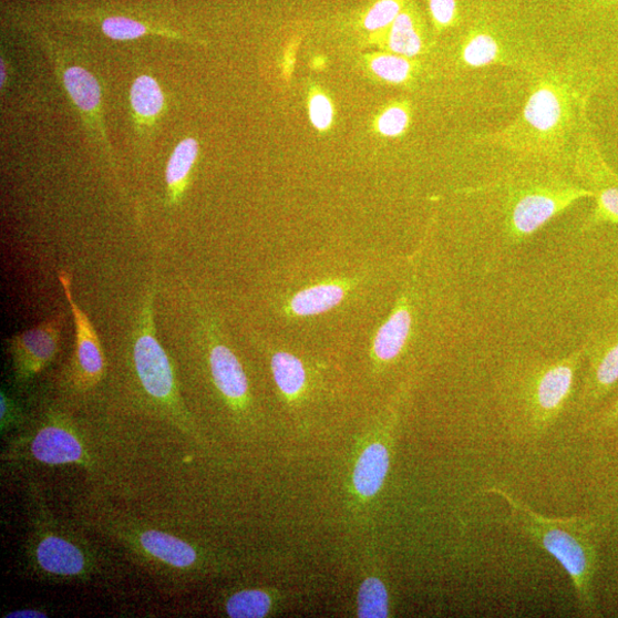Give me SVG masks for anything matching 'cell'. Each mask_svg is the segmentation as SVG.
<instances>
[{
  "mask_svg": "<svg viewBox=\"0 0 618 618\" xmlns=\"http://www.w3.org/2000/svg\"><path fill=\"white\" fill-rule=\"evenodd\" d=\"M34 565L44 574L58 577H76L86 573L87 556L74 540L54 533H44L34 540Z\"/></svg>",
  "mask_w": 618,
  "mask_h": 618,
  "instance_id": "11",
  "label": "cell"
},
{
  "mask_svg": "<svg viewBox=\"0 0 618 618\" xmlns=\"http://www.w3.org/2000/svg\"><path fill=\"white\" fill-rule=\"evenodd\" d=\"M575 168L584 187L593 192L596 202L584 228L618 225V176L602 157L587 124L578 135Z\"/></svg>",
  "mask_w": 618,
  "mask_h": 618,
  "instance_id": "6",
  "label": "cell"
},
{
  "mask_svg": "<svg viewBox=\"0 0 618 618\" xmlns=\"http://www.w3.org/2000/svg\"><path fill=\"white\" fill-rule=\"evenodd\" d=\"M390 464V452L384 443L374 442L368 445L354 470L353 483L357 493L364 498H371L380 493Z\"/></svg>",
  "mask_w": 618,
  "mask_h": 618,
  "instance_id": "17",
  "label": "cell"
},
{
  "mask_svg": "<svg viewBox=\"0 0 618 618\" xmlns=\"http://www.w3.org/2000/svg\"><path fill=\"white\" fill-rule=\"evenodd\" d=\"M271 608L270 597L260 590H244L233 595L226 604V612L233 618H259Z\"/></svg>",
  "mask_w": 618,
  "mask_h": 618,
  "instance_id": "26",
  "label": "cell"
},
{
  "mask_svg": "<svg viewBox=\"0 0 618 618\" xmlns=\"http://www.w3.org/2000/svg\"><path fill=\"white\" fill-rule=\"evenodd\" d=\"M63 325L64 316L59 315L8 340L18 383L30 382L55 359Z\"/></svg>",
  "mask_w": 618,
  "mask_h": 618,
  "instance_id": "8",
  "label": "cell"
},
{
  "mask_svg": "<svg viewBox=\"0 0 618 618\" xmlns=\"http://www.w3.org/2000/svg\"><path fill=\"white\" fill-rule=\"evenodd\" d=\"M390 614V600L385 584L375 577L362 583L358 597V616L385 618Z\"/></svg>",
  "mask_w": 618,
  "mask_h": 618,
  "instance_id": "25",
  "label": "cell"
},
{
  "mask_svg": "<svg viewBox=\"0 0 618 618\" xmlns=\"http://www.w3.org/2000/svg\"><path fill=\"white\" fill-rule=\"evenodd\" d=\"M587 356V342L577 351L533 364L523 374L517 399L534 430L540 433L552 426L570 401L576 373Z\"/></svg>",
  "mask_w": 618,
  "mask_h": 618,
  "instance_id": "4",
  "label": "cell"
},
{
  "mask_svg": "<svg viewBox=\"0 0 618 618\" xmlns=\"http://www.w3.org/2000/svg\"><path fill=\"white\" fill-rule=\"evenodd\" d=\"M32 459L48 465L81 463L85 456L84 445L71 430L60 425H47L31 439Z\"/></svg>",
  "mask_w": 618,
  "mask_h": 618,
  "instance_id": "12",
  "label": "cell"
},
{
  "mask_svg": "<svg viewBox=\"0 0 618 618\" xmlns=\"http://www.w3.org/2000/svg\"><path fill=\"white\" fill-rule=\"evenodd\" d=\"M213 377L218 390L234 403H243L249 392L243 365L223 343H215L209 356Z\"/></svg>",
  "mask_w": 618,
  "mask_h": 618,
  "instance_id": "15",
  "label": "cell"
},
{
  "mask_svg": "<svg viewBox=\"0 0 618 618\" xmlns=\"http://www.w3.org/2000/svg\"><path fill=\"white\" fill-rule=\"evenodd\" d=\"M152 288L145 296L133 337V362L145 392L165 406L177 408L179 398L174 368L156 337Z\"/></svg>",
  "mask_w": 618,
  "mask_h": 618,
  "instance_id": "5",
  "label": "cell"
},
{
  "mask_svg": "<svg viewBox=\"0 0 618 618\" xmlns=\"http://www.w3.org/2000/svg\"><path fill=\"white\" fill-rule=\"evenodd\" d=\"M385 50L405 58H415L426 49V30L423 17L412 0L390 28L374 39Z\"/></svg>",
  "mask_w": 618,
  "mask_h": 618,
  "instance_id": "13",
  "label": "cell"
},
{
  "mask_svg": "<svg viewBox=\"0 0 618 618\" xmlns=\"http://www.w3.org/2000/svg\"><path fill=\"white\" fill-rule=\"evenodd\" d=\"M410 0H373L364 13L362 25L374 34V39L387 31Z\"/></svg>",
  "mask_w": 618,
  "mask_h": 618,
  "instance_id": "27",
  "label": "cell"
},
{
  "mask_svg": "<svg viewBox=\"0 0 618 618\" xmlns=\"http://www.w3.org/2000/svg\"><path fill=\"white\" fill-rule=\"evenodd\" d=\"M59 280L71 306L75 323L76 349L73 365L75 380L83 389H90L95 387L105 373V357L93 325L73 297L71 274L62 270Z\"/></svg>",
  "mask_w": 618,
  "mask_h": 618,
  "instance_id": "9",
  "label": "cell"
},
{
  "mask_svg": "<svg viewBox=\"0 0 618 618\" xmlns=\"http://www.w3.org/2000/svg\"><path fill=\"white\" fill-rule=\"evenodd\" d=\"M130 105L136 132L151 131L165 110L164 92L153 76L135 79L130 91Z\"/></svg>",
  "mask_w": 618,
  "mask_h": 618,
  "instance_id": "14",
  "label": "cell"
},
{
  "mask_svg": "<svg viewBox=\"0 0 618 618\" xmlns=\"http://www.w3.org/2000/svg\"><path fill=\"white\" fill-rule=\"evenodd\" d=\"M22 421V411L4 391L0 393V422L2 431H9Z\"/></svg>",
  "mask_w": 618,
  "mask_h": 618,
  "instance_id": "32",
  "label": "cell"
},
{
  "mask_svg": "<svg viewBox=\"0 0 618 618\" xmlns=\"http://www.w3.org/2000/svg\"><path fill=\"white\" fill-rule=\"evenodd\" d=\"M54 61L64 90L71 96L82 119L90 126V131L97 133L99 143L106 148L112 157V148L102 126L101 87L97 80L81 65L63 64L56 58Z\"/></svg>",
  "mask_w": 618,
  "mask_h": 618,
  "instance_id": "10",
  "label": "cell"
},
{
  "mask_svg": "<svg viewBox=\"0 0 618 618\" xmlns=\"http://www.w3.org/2000/svg\"><path fill=\"white\" fill-rule=\"evenodd\" d=\"M412 328V316L406 305L400 303L390 319L378 330L373 353L378 360H394L405 347Z\"/></svg>",
  "mask_w": 618,
  "mask_h": 618,
  "instance_id": "19",
  "label": "cell"
},
{
  "mask_svg": "<svg viewBox=\"0 0 618 618\" xmlns=\"http://www.w3.org/2000/svg\"><path fill=\"white\" fill-rule=\"evenodd\" d=\"M586 90L557 75L543 76L532 89L522 115L493 142L522 157L555 158L587 124Z\"/></svg>",
  "mask_w": 618,
  "mask_h": 618,
  "instance_id": "1",
  "label": "cell"
},
{
  "mask_svg": "<svg viewBox=\"0 0 618 618\" xmlns=\"http://www.w3.org/2000/svg\"><path fill=\"white\" fill-rule=\"evenodd\" d=\"M491 493L506 499L522 531L566 570L583 610L596 614L594 583L599 565L598 540L599 533L607 528V515L596 519H552L504 492L494 490Z\"/></svg>",
  "mask_w": 618,
  "mask_h": 618,
  "instance_id": "2",
  "label": "cell"
},
{
  "mask_svg": "<svg viewBox=\"0 0 618 618\" xmlns=\"http://www.w3.org/2000/svg\"><path fill=\"white\" fill-rule=\"evenodd\" d=\"M369 66L377 78L392 84L405 83L415 72V64L410 58L391 52L373 54L369 59Z\"/></svg>",
  "mask_w": 618,
  "mask_h": 618,
  "instance_id": "24",
  "label": "cell"
},
{
  "mask_svg": "<svg viewBox=\"0 0 618 618\" xmlns=\"http://www.w3.org/2000/svg\"><path fill=\"white\" fill-rule=\"evenodd\" d=\"M346 296L338 285H320L298 292L290 302L291 312L297 317H313L330 311Z\"/></svg>",
  "mask_w": 618,
  "mask_h": 618,
  "instance_id": "20",
  "label": "cell"
},
{
  "mask_svg": "<svg viewBox=\"0 0 618 618\" xmlns=\"http://www.w3.org/2000/svg\"><path fill=\"white\" fill-rule=\"evenodd\" d=\"M605 2L618 6V0H605Z\"/></svg>",
  "mask_w": 618,
  "mask_h": 618,
  "instance_id": "35",
  "label": "cell"
},
{
  "mask_svg": "<svg viewBox=\"0 0 618 618\" xmlns=\"http://www.w3.org/2000/svg\"><path fill=\"white\" fill-rule=\"evenodd\" d=\"M274 380L288 398H296L306 383V371L299 359L289 353H277L271 359Z\"/></svg>",
  "mask_w": 618,
  "mask_h": 618,
  "instance_id": "23",
  "label": "cell"
},
{
  "mask_svg": "<svg viewBox=\"0 0 618 618\" xmlns=\"http://www.w3.org/2000/svg\"><path fill=\"white\" fill-rule=\"evenodd\" d=\"M309 120L320 131L328 130L333 121V107L330 99L321 92L309 99Z\"/></svg>",
  "mask_w": 618,
  "mask_h": 618,
  "instance_id": "30",
  "label": "cell"
},
{
  "mask_svg": "<svg viewBox=\"0 0 618 618\" xmlns=\"http://www.w3.org/2000/svg\"><path fill=\"white\" fill-rule=\"evenodd\" d=\"M410 124V107L405 102L394 103L377 119L375 127L384 136H400Z\"/></svg>",
  "mask_w": 618,
  "mask_h": 618,
  "instance_id": "29",
  "label": "cell"
},
{
  "mask_svg": "<svg viewBox=\"0 0 618 618\" xmlns=\"http://www.w3.org/2000/svg\"><path fill=\"white\" fill-rule=\"evenodd\" d=\"M101 28L106 37L120 42L134 41L146 37L148 33L165 34L167 37L166 33L159 30L151 29L145 23L125 17L107 18L102 21Z\"/></svg>",
  "mask_w": 618,
  "mask_h": 618,
  "instance_id": "28",
  "label": "cell"
},
{
  "mask_svg": "<svg viewBox=\"0 0 618 618\" xmlns=\"http://www.w3.org/2000/svg\"><path fill=\"white\" fill-rule=\"evenodd\" d=\"M617 513H618V509H617ZM617 518H618V515H617Z\"/></svg>",
  "mask_w": 618,
  "mask_h": 618,
  "instance_id": "36",
  "label": "cell"
},
{
  "mask_svg": "<svg viewBox=\"0 0 618 618\" xmlns=\"http://www.w3.org/2000/svg\"><path fill=\"white\" fill-rule=\"evenodd\" d=\"M137 543L150 557L174 568H189L197 562L192 545L162 532L142 533L137 536Z\"/></svg>",
  "mask_w": 618,
  "mask_h": 618,
  "instance_id": "18",
  "label": "cell"
},
{
  "mask_svg": "<svg viewBox=\"0 0 618 618\" xmlns=\"http://www.w3.org/2000/svg\"><path fill=\"white\" fill-rule=\"evenodd\" d=\"M6 617L7 618H44L48 617V614L38 609H20V610L9 612Z\"/></svg>",
  "mask_w": 618,
  "mask_h": 618,
  "instance_id": "33",
  "label": "cell"
},
{
  "mask_svg": "<svg viewBox=\"0 0 618 618\" xmlns=\"http://www.w3.org/2000/svg\"><path fill=\"white\" fill-rule=\"evenodd\" d=\"M429 8L437 30L456 24L459 20L457 0H429Z\"/></svg>",
  "mask_w": 618,
  "mask_h": 618,
  "instance_id": "31",
  "label": "cell"
},
{
  "mask_svg": "<svg viewBox=\"0 0 618 618\" xmlns=\"http://www.w3.org/2000/svg\"><path fill=\"white\" fill-rule=\"evenodd\" d=\"M502 59V48L488 31H473L462 49V60L471 68H481Z\"/></svg>",
  "mask_w": 618,
  "mask_h": 618,
  "instance_id": "22",
  "label": "cell"
},
{
  "mask_svg": "<svg viewBox=\"0 0 618 618\" xmlns=\"http://www.w3.org/2000/svg\"><path fill=\"white\" fill-rule=\"evenodd\" d=\"M8 74H7V65L4 63V59L2 60V65H0V82H2V87L7 83Z\"/></svg>",
  "mask_w": 618,
  "mask_h": 618,
  "instance_id": "34",
  "label": "cell"
},
{
  "mask_svg": "<svg viewBox=\"0 0 618 618\" xmlns=\"http://www.w3.org/2000/svg\"><path fill=\"white\" fill-rule=\"evenodd\" d=\"M506 190L505 227L515 243H523L575 202L594 198L586 187L542 171L512 177Z\"/></svg>",
  "mask_w": 618,
  "mask_h": 618,
  "instance_id": "3",
  "label": "cell"
},
{
  "mask_svg": "<svg viewBox=\"0 0 618 618\" xmlns=\"http://www.w3.org/2000/svg\"><path fill=\"white\" fill-rule=\"evenodd\" d=\"M198 154L199 145L194 137H185L172 152L165 171V200L168 208L181 205Z\"/></svg>",
  "mask_w": 618,
  "mask_h": 618,
  "instance_id": "16",
  "label": "cell"
},
{
  "mask_svg": "<svg viewBox=\"0 0 618 618\" xmlns=\"http://www.w3.org/2000/svg\"><path fill=\"white\" fill-rule=\"evenodd\" d=\"M587 369L576 398L577 414L588 418L618 385V326L587 341Z\"/></svg>",
  "mask_w": 618,
  "mask_h": 618,
  "instance_id": "7",
  "label": "cell"
},
{
  "mask_svg": "<svg viewBox=\"0 0 618 618\" xmlns=\"http://www.w3.org/2000/svg\"><path fill=\"white\" fill-rule=\"evenodd\" d=\"M581 431L591 440L618 446V395L584 419Z\"/></svg>",
  "mask_w": 618,
  "mask_h": 618,
  "instance_id": "21",
  "label": "cell"
}]
</instances>
